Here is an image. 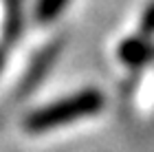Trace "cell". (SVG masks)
<instances>
[{"mask_svg": "<svg viewBox=\"0 0 154 152\" xmlns=\"http://www.w3.org/2000/svg\"><path fill=\"white\" fill-rule=\"evenodd\" d=\"M101 95L95 93V91H84L75 97H68L64 101L55 104V106H48L40 113L31 115L26 126L31 130H48V128H57V126H64V123H71L79 117H86V115H93L101 108Z\"/></svg>", "mask_w": 154, "mask_h": 152, "instance_id": "obj_1", "label": "cell"}, {"mask_svg": "<svg viewBox=\"0 0 154 152\" xmlns=\"http://www.w3.org/2000/svg\"><path fill=\"white\" fill-rule=\"evenodd\" d=\"M123 57L128 62H141L148 57V46H145L143 40H134V42H128L123 46Z\"/></svg>", "mask_w": 154, "mask_h": 152, "instance_id": "obj_2", "label": "cell"}, {"mask_svg": "<svg viewBox=\"0 0 154 152\" xmlns=\"http://www.w3.org/2000/svg\"><path fill=\"white\" fill-rule=\"evenodd\" d=\"M64 5H66V0H42L40 7H38V16L42 20H51Z\"/></svg>", "mask_w": 154, "mask_h": 152, "instance_id": "obj_3", "label": "cell"}, {"mask_svg": "<svg viewBox=\"0 0 154 152\" xmlns=\"http://www.w3.org/2000/svg\"><path fill=\"white\" fill-rule=\"evenodd\" d=\"M145 29H154V9L148 13V18H145Z\"/></svg>", "mask_w": 154, "mask_h": 152, "instance_id": "obj_4", "label": "cell"}]
</instances>
